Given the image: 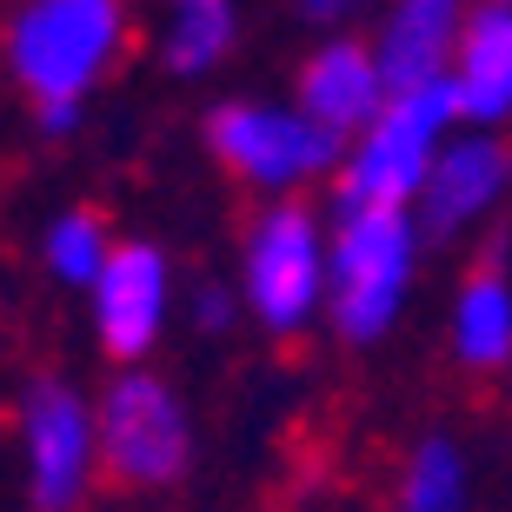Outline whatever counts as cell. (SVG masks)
I'll return each instance as SVG.
<instances>
[{"mask_svg": "<svg viewBox=\"0 0 512 512\" xmlns=\"http://www.w3.org/2000/svg\"><path fill=\"white\" fill-rule=\"evenodd\" d=\"M459 34H466V0H386L380 27H373V54H380L393 94H413V87L453 74Z\"/></svg>", "mask_w": 512, "mask_h": 512, "instance_id": "8fae6325", "label": "cell"}, {"mask_svg": "<svg viewBox=\"0 0 512 512\" xmlns=\"http://www.w3.org/2000/svg\"><path fill=\"white\" fill-rule=\"evenodd\" d=\"M446 353L466 373H512V273L473 260V273L453 293L446 320Z\"/></svg>", "mask_w": 512, "mask_h": 512, "instance_id": "5bb4252c", "label": "cell"}, {"mask_svg": "<svg viewBox=\"0 0 512 512\" xmlns=\"http://www.w3.org/2000/svg\"><path fill=\"white\" fill-rule=\"evenodd\" d=\"M200 147L233 187L260 200H306V187H333L346 140L326 133L300 100L273 94H227L200 114Z\"/></svg>", "mask_w": 512, "mask_h": 512, "instance_id": "7a4b0ae2", "label": "cell"}, {"mask_svg": "<svg viewBox=\"0 0 512 512\" xmlns=\"http://www.w3.org/2000/svg\"><path fill=\"white\" fill-rule=\"evenodd\" d=\"M293 100H300L326 133L353 140V133H366L373 120L386 114L393 80H386L373 40H360V34H320V47H313V54L300 60V74H293Z\"/></svg>", "mask_w": 512, "mask_h": 512, "instance_id": "30bf717a", "label": "cell"}, {"mask_svg": "<svg viewBox=\"0 0 512 512\" xmlns=\"http://www.w3.org/2000/svg\"><path fill=\"white\" fill-rule=\"evenodd\" d=\"M114 247H120V233L107 227V213L87 207V200L54 207L47 227H40V266H47V280H54L60 293H87V286L107 273Z\"/></svg>", "mask_w": 512, "mask_h": 512, "instance_id": "9a60e30c", "label": "cell"}, {"mask_svg": "<svg viewBox=\"0 0 512 512\" xmlns=\"http://www.w3.org/2000/svg\"><path fill=\"white\" fill-rule=\"evenodd\" d=\"M453 120H459L453 80L393 94L373 127L346 140V160L333 173V213H346V207H419L439 153L453 140Z\"/></svg>", "mask_w": 512, "mask_h": 512, "instance_id": "8992f818", "label": "cell"}, {"mask_svg": "<svg viewBox=\"0 0 512 512\" xmlns=\"http://www.w3.org/2000/svg\"><path fill=\"white\" fill-rule=\"evenodd\" d=\"M446 80H453L466 127H506L512 120V0L466 7V34H459Z\"/></svg>", "mask_w": 512, "mask_h": 512, "instance_id": "7c38bea8", "label": "cell"}, {"mask_svg": "<svg viewBox=\"0 0 512 512\" xmlns=\"http://www.w3.org/2000/svg\"><path fill=\"white\" fill-rule=\"evenodd\" d=\"M133 47L127 0H14L0 14V74L27 107L87 100L120 74Z\"/></svg>", "mask_w": 512, "mask_h": 512, "instance_id": "6da1fadb", "label": "cell"}, {"mask_svg": "<svg viewBox=\"0 0 512 512\" xmlns=\"http://www.w3.org/2000/svg\"><path fill=\"white\" fill-rule=\"evenodd\" d=\"M27 120H34L40 140H74L87 127V107L80 100H47V107H27Z\"/></svg>", "mask_w": 512, "mask_h": 512, "instance_id": "d6986e66", "label": "cell"}, {"mask_svg": "<svg viewBox=\"0 0 512 512\" xmlns=\"http://www.w3.org/2000/svg\"><path fill=\"white\" fill-rule=\"evenodd\" d=\"M373 7H386V0H293V14L313 20L320 34H353V20H366Z\"/></svg>", "mask_w": 512, "mask_h": 512, "instance_id": "ac0fdd59", "label": "cell"}, {"mask_svg": "<svg viewBox=\"0 0 512 512\" xmlns=\"http://www.w3.org/2000/svg\"><path fill=\"white\" fill-rule=\"evenodd\" d=\"M393 512H473V466L453 433H419L399 459Z\"/></svg>", "mask_w": 512, "mask_h": 512, "instance_id": "2e32d148", "label": "cell"}, {"mask_svg": "<svg viewBox=\"0 0 512 512\" xmlns=\"http://www.w3.org/2000/svg\"><path fill=\"white\" fill-rule=\"evenodd\" d=\"M240 286L233 280H200V286H187V326L193 333H207V340H220V333H233L240 326Z\"/></svg>", "mask_w": 512, "mask_h": 512, "instance_id": "e0dca14e", "label": "cell"}, {"mask_svg": "<svg viewBox=\"0 0 512 512\" xmlns=\"http://www.w3.org/2000/svg\"><path fill=\"white\" fill-rule=\"evenodd\" d=\"M419 233L413 207H346L333 220V280H326V326L340 346L386 340L413 300L419 280Z\"/></svg>", "mask_w": 512, "mask_h": 512, "instance_id": "277c9868", "label": "cell"}, {"mask_svg": "<svg viewBox=\"0 0 512 512\" xmlns=\"http://www.w3.org/2000/svg\"><path fill=\"white\" fill-rule=\"evenodd\" d=\"M506 193H512V140H499L493 127H473V133H453V140H446L433 180H426V193H419V207H413V220H419L426 240H459V233H473Z\"/></svg>", "mask_w": 512, "mask_h": 512, "instance_id": "9c48e42d", "label": "cell"}, {"mask_svg": "<svg viewBox=\"0 0 512 512\" xmlns=\"http://www.w3.org/2000/svg\"><path fill=\"white\" fill-rule=\"evenodd\" d=\"M240 0H153V60L173 80H207L240 54Z\"/></svg>", "mask_w": 512, "mask_h": 512, "instance_id": "4fadbf2b", "label": "cell"}, {"mask_svg": "<svg viewBox=\"0 0 512 512\" xmlns=\"http://www.w3.org/2000/svg\"><path fill=\"white\" fill-rule=\"evenodd\" d=\"M180 313V266L160 240L127 233L94 286H87V326L107 366H153L160 340Z\"/></svg>", "mask_w": 512, "mask_h": 512, "instance_id": "ba28073f", "label": "cell"}, {"mask_svg": "<svg viewBox=\"0 0 512 512\" xmlns=\"http://www.w3.org/2000/svg\"><path fill=\"white\" fill-rule=\"evenodd\" d=\"M100 413V473L120 493H173L200 459L187 393L160 366H114L94 393Z\"/></svg>", "mask_w": 512, "mask_h": 512, "instance_id": "5b68a950", "label": "cell"}, {"mask_svg": "<svg viewBox=\"0 0 512 512\" xmlns=\"http://www.w3.org/2000/svg\"><path fill=\"white\" fill-rule=\"evenodd\" d=\"M20 439V493L27 512H80L94 499L100 473V413L94 393L67 373H34L14 399Z\"/></svg>", "mask_w": 512, "mask_h": 512, "instance_id": "52a82bcc", "label": "cell"}, {"mask_svg": "<svg viewBox=\"0 0 512 512\" xmlns=\"http://www.w3.org/2000/svg\"><path fill=\"white\" fill-rule=\"evenodd\" d=\"M326 280H333V220L306 200H260L240 233V306L266 340H300L326 320Z\"/></svg>", "mask_w": 512, "mask_h": 512, "instance_id": "3957f363", "label": "cell"}]
</instances>
